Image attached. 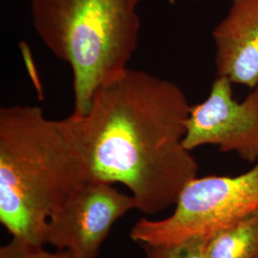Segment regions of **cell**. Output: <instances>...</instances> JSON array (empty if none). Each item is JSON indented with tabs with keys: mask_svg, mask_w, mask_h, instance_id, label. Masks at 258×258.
I'll use <instances>...</instances> for the list:
<instances>
[{
	"mask_svg": "<svg viewBox=\"0 0 258 258\" xmlns=\"http://www.w3.org/2000/svg\"><path fill=\"white\" fill-rule=\"evenodd\" d=\"M190 108L176 83L142 70L102 85L85 114L68 117L86 181L123 184L147 215L176 205L198 172L183 144Z\"/></svg>",
	"mask_w": 258,
	"mask_h": 258,
	"instance_id": "cell-1",
	"label": "cell"
},
{
	"mask_svg": "<svg viewBox=\"0 0 258 258\" xmlns=\"http://www.w3.org/2000/svg\"><path fill=\"white\" fill-rule=\"evenodd\" d=\"M231 81L217 76L208 98L191 106L183 144L189 151L202 146L234 152L249 163L258 162V85L243 102L233 99Z\"/></svg>",
	"mask_w": 258,
	"mask_h": 258,
	"instance_id": "cell-6",
	"label": "cell"
},
{
	"mask_svg": "<svg viewBox=\"0 0 258 258\" xmlns=\"http://www.w3.org/2000/svg\"><path fill=\"white\" fill-rule=\"evenodd\" d=\"M133 209L136 204L131 195L113 184L86 181L52 213L46 243L75 258H98L115 222Z\"/></svg>",
	"mask_w": 258,
	"mask_h": 258,
	"instance_id": "cell-5",
	"label": "cell"
},
{
	"mask_svg": "<svg viewBox=\"0 0 258 258\" xmlns=\"http://www.w3.org/2000/svg\"><path fill=\"white\" fill-rule=\"evenodd\" d=\"M217 75L249 89L258 85V0H232L212 32Z\"/></svg>",
	"mask_w": 258,
	"mask_h": 258,
	"instance_id": "cell-7",
	"label": "cell"
},
{
	"mask_svg": "<svg viewBox=\"0 0 258 258\" xmlns=\"http://www.w3.org/2000/svg\"><path fill=\"white\" fill-rule=\"evenodd\" d=\"M209 237H191L174 243L143 244L146 258H207L206 245Z\"/></svg>",
	"mask_w": 258,
	"mask_h": 258,
	"instance_id": "cell-9",
	"label": "cell"
},
{
	"mask_svg": "<svg viewBox=\"0 0 258 258\" xmlns=\"http://www.w3.org/2000/svg\"><path fill=\"white\" fill-rule=\"evenodd\" d=\"M258 213V162L237 176L194 178L184 186L173 213L162 220L142 218L130 238L143 244L211 237Z\"/></svg>",
	"mask_w": 258,
	"mask_h": 258,
	"instance_id": "cell-4",
	"label": "cell"
},
{
	"mask_svg": "<svg viewBox=\"0 0 258 258\" xmlns=\"http://www.w3.org/2000/svg\"><path fill=\"white\" fill-rule=\"evenodd\" d=\"M207 258H258V213L209 237Z\"/></svg>",
	"mask_w": 258,
	"mask_h": 258,
	"instance_id": "cell-8",
	"label": "cell"
},
{
	"mask_svg": "<svg viewBox=\"0 0 258 258\" xmlns=\"http://www.w3.org/2000/svg\"><path fill=\"white\" fill-rule=\"evenodd\" d=\"M86 182L70 120L40 107L0 109V222L14 237L46 244L52 213Z\"/></svg>",
	"mask_w": 258,
	"mask_h": 258,
	"instance_id": "cell-2",
	"label": "cell"
},
{
	"mask_svg": "<svg viewBox=\"0 0 258 258\" xmlns=\"http://www.w3.org/2000/svg\"><path fill=\"white\" fill-rule=\"evenodd\" d=\"M143 0H32L37 36L70 65L74 114H85L97 90L122 74L138 45Z\"/></svg>",
	"mask_w": 258,
	"mask_h": 258,
	"instance_id": "cell-3",
	"label": "cell"
},
{
	"mask_svg": "<svg viewBox=\"0 0 258 258\" xmlns=\"http://www.w3.org/2000/svg\"><path fill=\"white\" fill-rule=\"evenodd\" d=\"M43 246L12 236V239L0 248V258H75L65 249L49 251Z\"/></svg>",
	"mask_w": 258,
	"mask_h": 258,
	"instance_id": "cell-10",
	"label": "cell"
}]
</instances>
